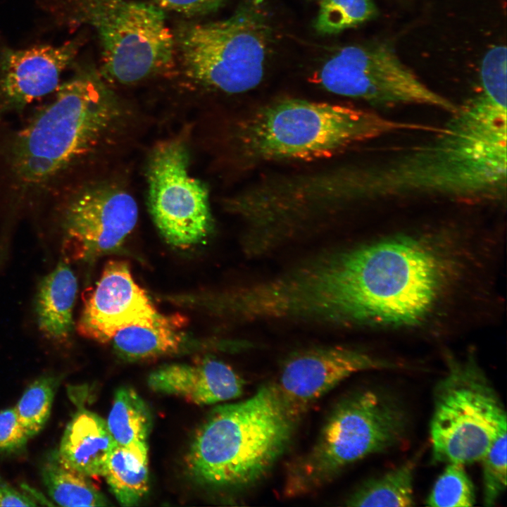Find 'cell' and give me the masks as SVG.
Returning a JSON list of instances; mask_svg holds the SVG:
<instances>
[{
	"label": "cell",
	"mask_w": 507,
	"mask_h": 507,
	"mask_svg": "<svg viewBox=\"0 0 507 507\" xmlns=\"http://www.w3.org/2000/svg\"><path fill=\"white\" fill-rule=\"evenodd\" d=\"M501 243L452 226L396 228L320 254L299 296L316 324L441 337L480 321L497 299Z\"/></svg>",
	"instance_id": "6da1fadb"
},
{
	"label": "cell",
	"mask_w": 507,
	"mask_h": 507,
	"mask_svg": "<svg viewBox=\"0 0 507 507\" xmlns=\"http://www.w3.org/2000/svg\"><path fill=\"white\" fill-rule=\"evenodd\" d=\"M450 115L425 142L382 160L341 169L345 202L502 199L507 175L506 93L482 87Z\"/></svg>",
	"instance_id": "7a4b0ae2"
},
{
	"label": "cell",
	"mask_w": 507,
	"mask_h": 507,
	"mask_svg": "<svg viewBox=\"0 0 507 507\" xmlns=\"http://www.w3.org/2000/svg\"><path fill=\"white\" fill-rule=\"evenodd\" d=\"M54 99L7 139L0 151L11 205L46 197L75 168L106 144L121 109L91 68L59 85Z\"/></svg>",
	"instance_id": "3957f363"
},
{
	"label": "cell",
	"mask_w": 507,
	"mask_h": 507,
	"mask_svg": "<svg viewBox=\"0 0 507 507\" xmlns=\"http://www.w3.org/2000/svg\"><path fill=\"white\" fill-rule=\"evenodd\" d=\"M274 383L250 397L215 407L195 433L186 457L196 481L240 493L263 480L284 454L296 423Z\"/></svg>",
	"instance_id": "277c9868"
},
{
	"label": "cell",
	"mask_w": 507,
	"mask_h": 507,
	"mask_svg": "<svg viewBox=\"0 0 507 507\" xmlns=\"http://www.w3.org/2000/svg\"><path fill=\"white\" fill-rule=\"evenodd\" d=\"M430 128L364 108L287 98L247 115L234 135L239 152L249 160L311 161L394 132Z\"/></svg>",
	"instance_id": "5b68a950"
},
{
	"label": "cell",
	"mask_w": 507,
	"mask_h": 507,
	"mask_svg": "<svg viewBox=\"0 0 507 507\" xmlns=\"http://www.w3.org/2000/svg\"><path fill=\"white\" fill-rule=\"evenodd\" d=\"M406 428L404 413L387 395L363 389L346 396L334 406L312 447L289 465L284 495L315 492L352 464L399 444Z\"/></svg>",
	"instance_id": "8992f818"
},
{
	"label": "cell",
	"mask_w": 507,
	"mask_h": 507,
	"mask_svg": "<svg viewBox=\"0 0 507 507\" xmlns=\"http://www.w3.org/2000/svg\"><path fill=\"white\" fill-rule=\"evenodd\" d=\"M270 36L262 0H246L225 20L181 25L174 38L186 77L211 90L239 94L262 80Z\"/></svg>",
	"instance_id": "52a82bcc"
},
{
	"label": "cell",
	"mask_w": 507,
	"mask_h": 507,
	"mask_svg": "<svg viewBox=\"0 0 507 507\" xmlns=\"http://www.w3.org/2000/svg\"><path fill=\"white\" fill-rule=\"evenodd\" d=\"M70 23L94 29L106 80L130 84L164 73L174 65L175 38L163 10L127 0H58Z\"/></svg>",
	"instance_id": "ba28073f"
},
{
	"label": "cell",
	"mask_w": 507,
	"mask_h": 507,
	"mask_svg": "<svg viewBox=\"0 0 507 507\" xmlns=\"http://www.w3.org/2000/svg\"><path fill=\"white\" fill-rule=\"evenodd\" d=\"M445 355L447 369L434 388L430 425L432 459L465 465L481 461L506 429V414L474 353Z\"/></svg>",
	"instance_id": "9c48e42d"
},
{
	"label": "cell",
	"mask_w": 507,
	"mask_h": 507,
	"mask_svg": "<svg viewBox=\"0 0 507 507\" xmlns=\"http://www.w3.org/2000/svg\"><path fill=\"white\" fill-rule=\"evenodd\" d=\"M316 79L328 92L373 104L423 105L449 113L458 106L429 88L381 45L341 48L323 64Z\"/></svg>",
	"instance_id": "30bf717a"
},
{
	"label": "cell",
	"mask_w": 507,
	"mask_h": 507,
	"mask_svg": "<svg viewBox=\"0 0 507 507\" xmlns=\"http://www.w3.org/2000/svg\"><path fill=\"white\" fill-rule=\"evenodd\" d=\"M148 207L164 239L187 249L201 242L212 226L208 192L192 176L183 142L164 141L152 151L147 165Z\"/></svg>",
	"instance_id": "8fae6325"
},
{
	"label": "cell",
	"mask_w": 507,
	"mask_h": 507,
	"mask_svg": "<svg viewBox=\"0 0 507 507\" xmlns=\"http://www.w3.org/2000/svg\"><path fill=\"white\" fill-rule=\"evenodd\" d=\"M137 218V202L123 188L106 183L83 186L63 206V254L84 261L112 252L132 232Z\"/></svg>",
	"instance_id": "7c38bea8"
},
{
	"label": "cell",
	"mask_w": 507,
	"mask_h": 507,
	"mask_svg": "<svg viewBox=\"0 0 507 507\" xmlns=\"http://www.w3.org/2000/svg\"><path fill=\"white\" fill-rule=\"evenodd\" d=\"M397 366L362 349L339 345L314 347L290 355L274 384L286 411L298 422L313 404L352 375Z\"/></svg>",
	"instance_id": "4fadbf2b"
},
{
	"label": "cell",
	"mask_w": 507,
	"mask_h": 507,
	"mask_svg": "<svg viewBox=\"0 0 507 507\" xmlns=\"http://www.w3.org/2000/svg\"><path fill=\"white\" fill-rule=\"evenodd\" d=\"M159 312L134 281L128 263L108 261L86 299L76 329L80 334L105 344L120 330L153 323Z\"/></svg>",
	"instance_id": "5bb4252c"
},
{
	"label": "cell",
	"mask_w": 507,
	"mask_h": 507,
	"mask_svg": "<svg viewBox=\"0 0 507 507\" xmlns=\"http://www.w3.org/2000/svg\"><path fill=\"white\" fill-rule=\"evenodd\" d=\"M82 39L60 46L39 45L0 51V113L20 112L56 91L63 71L76 56Z\"/></svg>",
	"instance_id": "9a60e30c"
},
{
	"label": "cell",
	"mask_w": 507,
	"mask_h": 507,
	"mask_svg": "<svg viewBox=\"0 0 507 507\" xmlns=\"http://www.w3.org/2000/svg\"><path fill=\"white\" fill-rule=\"evenodd\" d=\"M147 384L156 393L176 396L196 405H210L239 398L245 382L225 362L205 357L192 363L163 365L149 374Z\"/></svg>",
	"instance_id": "2e32d148"
},
{
	"label": "cell",
	"mask_w": 507,
	"mask_h": 507,
	"mask_svg": "<svg viewBox=\"0 0 507 507\" xmlns=\"http://www.w3.org/2000/svg\"><path fill=\"white\" fill-rule=\"evenodd\" d=\"M115 446L106 422L97 414L78 411L67 425L58 455L69 467L87 476H103Z\"/></svg>",
	"instance_id": "e0dca14e"
},
{
	"label": "cell",
	"mask_w": 507,
	"mask_h": 507,
	"mask_svg": "<svg viewBox=\"0 0 507 507\" xmlns=\"http://www.w3.org/2000/svg\"><path fill=\"white\" fill-rule=\"evenodd\" d=\"M77 293V278L64 261H60L40 281L35 311L39 329L45 337L58 343L66 342L70 338Z\"/></svg>",
	"instance_id": "ac0fdd59"
},
{
	"label": "cell",
	"mask_w": 507,
	"mask_h": 507,
	"mask_svg": "<svg viewBox=\"0 0 507 507\" xmlns=\"http://www.w3.org/2000/svg\"><path fill=\"white\" fill-rule=\"evenodd\" d=\"M186 318L161 314L151 323L125 327L111 342L116 353L130 361L145 360L176 353L184 344Z\"/></svg>",
	"instance_id": "d6986e66"
},
{
	"label": "cell",
	"mask_w": 507,
	"mask_h": 507,
	"mask_svg": "<svg viewBox=\"0 0 507 507\" xmlns=\"http://www.w3.org/2000/svg\"><path fill=\"white\" fill-rule=\"evenodd\" d=\"M103 476L111 492L123 506L137 505L149 487L147 443L115 445Z\"/></svg>",
	"instance_id": "ffe728a7"
},
{
	"label": "cell",
	"mask_w": 507,
	"mask_h": 507,
	"mask_svg": "<svg viewBox=\"0 0 507 507\" xmlns=\"http://www.w3.org/2000/svg\"><path fill=\"white\" fill-rule=\"evenodd\" d=\"M85 476L66 465L58 451L47 457L42 478L50 497L62 506H106L104 495Z\"/></svg>",
	"instance_id": "44dd1931"
},
{
	"label": "cell",
	"mask_w": 507,
	"mask_h": 507,
	"mask_svg": "<svg viewBox=\"0 0 507 507\" xmlns=\"http://www.w3.org/2000/svg\"><path fill=\"white\" fill-rule=\"evenodd\" d=\"M106 424L115 445L147 443L151 415L142 397L131 387L116 390Z\"/></svg>",
	"instance_id": "7402d4cb"
},
{
	"label": "cell",
	"mask_w": 507,
	"mask_h": 507,
	"mask_svg": "<svg viewBox=\"0 0 507 507\" xmlns=\"http://www.w3.org/2000/svg\"><path fill=\"white\" fill-rule=\"evenodd\" d=\"M414 465L408 462L365 481L346 499L349 506H413Z\"/></svg>",
	"instance_id": "603a6c76"
},
{
	"label": "cell",
	"mask_w": 507,
	"mask_h": 507,
	"mask_svg": "<svg viewBox=\"0 0 507 507\" xmlns=\"http://www.w3.org/2000/svg\"><path fill=\"white\" fill-rule=\"evenodd\" d=\"M58 384L57 377L42 376L25 389L19 399L15 408L29 438L40 432L46 423Z\"/></svg>",
	"instance_id": "cb8c5ba5"
},
{
	"label": "cell",
	"mask_w": 507,
	"mask_h": 507,
	"mask_svg": "<svg viewBox=\"0 0 507 507\" xmlns=\"http://www.w3.org/2000/svg\"><path fill=\"white\" fill-rule=\"evenodd\" d=\"M375 13L372 0H321L313 27L323 35L338 34L371 19Z\"/></svg>",
	"instance_id": "d4e9b609"
},
{
	"label": "cell",
	"mask_w": 507,
	"mask_h": 507,
	"mask_svg": "<svg viewBox=\"0 0 507 507\" xmlns=\"http://www.w3.org/2000/svg\"><path fill=\"white\" fill-rule=\"evenodd\" d=\"M475 502L474 485L464 465L450 463L436 480L426 505L434 507H470Z\"/></svg>",
	"instance_id": "484cf974"
},
{
	"label": "cell",
	"mask_w": 507,
	"mask_h": 507,
	"mask_svg": "<svg viewBox=\"0 0 507 507\" xmlns=\"http://www.w3.org/2000/svg\"><path fill=\"white\" fill-rule=\"evenodd\" d=\"M506 429L494 438L481 459L483 475V501L486 506H495L506 488Z\"/></svg>",
	"instance_id": "4316f807"
},
{
	"label": "cell",
	"mask_w": 507,
	"mask_h": 507,
	"mask_svg": "<svg viewBox=\"0 0 507 507\" xmlns=\"http://www.w3.org/2000/svg\"><path fill=\"white\" fill-rule=\"evenodd\" d=\"M28 436L20 424L15 408L0 411V452L11 453L23 449Z\"/></svg>",
	"instance_id": "83f0119b"
},
{
	"label": "cell",
	"mask_w": 507,
	"mask_h": 507,
	"mask_svg": "<svg viewBox=\"0 0 507 507\" xmlns=\"http://www.w3.org/2000/svg\"><path fill=\"white\" fill-rule=\"evenodd\" d=\"M161 8L188 16H197L218 10L225 0H152Z\"/></svg>",
	"instance_id": "f1b7e54d"
},
{
	"label": "cell",
	"mask_w": 507,
	"mask_h": 507,
	"mask_svg": "<svg viewBox=\"0 0 507 507\" xmlns=\"http://www.w3.org/2000/svg\"><path fill=\"white\" fill-rule=\"evenodd\" d=\"M35 501L0 476V506H36Z\"/></svg>",
	"instance_id": "f546056e"
}]
</instances>
